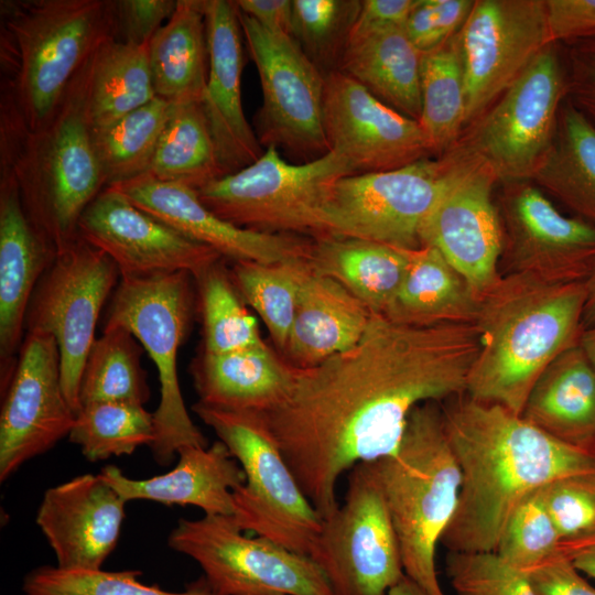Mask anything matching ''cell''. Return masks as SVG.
Segmentation results:
<instances>
[{
	"label": "cell",
	"mask_w": 595,
	"mask_h": 595,
	"mask_svg": "<svg viewBox=\"0 0 595 595\" xmlns=\"http://www.w3.org/2000/svg\"><path fill=\"white\" fill-rule=\"evenodd\" d=\"M478 350L474 324L411 326L374 314L354 347L296 368L286 400L262 414L322 519L339 506L345 472L398 451L415 407L466 392Z\"/></svg>",
	"instance_id": "1"
},
{
	"label": "cell",
	"mask_w": 595,
	"mask_h": 595,
	"mask_svg": "<svg viewBox=\"0 0 595 595\" xmlns=\"http://www.w3.org/2000/svg\"><path fill=\"white\" fill-rule=\"evenodd\" d=\"M441 407L462 477L455 513L441 539L448 552H495L508 517L527 494L595 470V450L563 443L502 405L464 393Z\"/></svg>",
	"instance_id": "2"
},
{
	"label": "cell",
	"mask_w": 595,
	"mask_h": 595,
	"mask_svg": "<svg viewBox=\"0 0 595 595\" xmlns=\"http://www.w3.org/2000/svg\"><path fill=\"white\" fill-rule=\"evenodd\" d=\"M117 36L116 0H1L0 126H45L93 54Z\"/></svg>",
	"instance_id": "3"
},
{
	"label": "cell",
	"mask_w": 595,
	"mask_h": 595,
	"mask_svg": "<svg viewBox=\"0 0 595 595\" xmlns=\"http://www.w3.org/2000/svg\"><path fill=\"white\" fill-rule=\"evenodd\" d=\"M584 303L583 282L558 284L501 274L480 299L474 323L479 350L465 393L521 415L542 371L578 345Z\"/></svg>",
	"instance_id": "4"
},
{
	"label": "cell",
	"mask_w": 595,
	"mask_h": 595,
	"mask_svg": "<svg viewBox=\"0 0 595 595\" xmlns=\"http://www.w3.org/2000/svg\"><path fill=\"white\" fill-rule=\"evenodd\" d=\"M83 68L41 129L0 126V170L14 178L29 219L56 250L79 237L80 216L106 187L86 113Z\"/></svg>",
	"instance_id": "5"
},
{
	"label": "cell",
	"mask_w": 595,
	"mask_h": 595,
	"mask_svg": "<svg viewBox=\"0 0 595 595\" xmlns=\"http://www.w3.org/2000/svg\"><path fill=\"white\" fill-rule=\"evenodd\" d=\"M370 463L399 541L404 574L428 595H445L435 554L455 513L462 477L441 402L415 407L398 451Z\"/></svg>",
	"instance_id": "6"
},
{
	"label": "cell",
	"mask_w": 595,
	"mask_h": 595,
	"mask_svg": "<svg viewBox=\"0 0 595 595\" xmlns=\"http://www.w3.org/2000/svg\"><path fill=\"white\" fill-rule=\"evenodd\" d=\"M194 288V278L186 271L120 278L106 313L105 325L129 329L158 369L160 402L153 412L155 436L149 447L162 466L183 446H208L185 407L176 370L177 351L197 310Z\"/></svg>",
	"instance_id": "7"
},
{
	"label": "cell",
	"mask_w": 595,
	"mask_h": 595,
	"mask_svg": "<svg viewBox=\"0 0 595 595\" xmlns=\"http://www.w3.org/2000/svg\"><path fill=\"white\" fill-rule=\"evenodd\" d=\"M192 410L244 470L245 483L232 494V517L241 530L311 558L323 519L300 487L262 412L221 409L199 401Z\"/></svg>",
	"instance_id": "8"
},
{
	"label": "cell",
	"mask_w": 595,
	"mask_h": 595,
	"mask_svg": "<svg viewBox=\"0 0 595 595\" xmlns=\"http://www.w3.org/2000/svg\"><path fill=\"white\" fill-rule=\"evenodd\" d=\"M356 174L334 151L309 162L290 163L275 147L252 164L197 191L215 215L262 232L321 235V217L336 182Z\"/></svg>",
	"instance_id": "9"
},
{
	"label": "cell",
	"mask_w": 595,
	"mask_h": 595,
	"mask_svg": "<svg viewBox=\"0 0 595 595\" xmlns=\"http://www.w3.org/2000/svg\"><path fill=\"white\" fill-rule=\"evenodd\" d=\"M566 96L560 43H551L458 139L499 184L531 181L552 148Z\"/></svg>",
	"instance_id": "10"
},
{
	"label": "cell",
	"mask_w": 595,
	"mask_h": 595,
	"mask_svg": "<svg viewBox=\"0 0 595 595\" xmlns=\"http://www.w3.org/2000/svg\"><path fill=\"white\" fill-rule=\"evenodd\" d=\"M242 532L232 516L181 518L167 544L193 559L219 595H334L310 556Z\"/></svg>",
	"instance_id": "11"
},
{
	"label": "cell",
	"mask_w": 595,
	"mask_h": 595,
	"mask_svg": "<svg viewBox=\"0 0 595 595\" xmlns=\"http://www.w3.org/2000/svg\"><path fill=\"white\" fill-rule=\"evenodd\" d=\"M311 559L325 574L334 595H387L405 575L371 463L350 469L345 500L322 520Z\"/></svg>",
	"instance_id": "12"
},
{
	"label": "cell",
	"mask_w": 595,
	"mask_h": 595,
	"mask_svg": "<svg viewBox=\"0 0 595 595\" xmlns=\"http://www.w3.org/2000/svg\"><path fill=\"white\" fill-rule=\"evenodd\" d=\"M119 278L116 263L78 237L57 250L28 307L25 332L50 334L57 344L64 393L76 414L80 409L82 372L96 339V325Z\"/></svg>",
	"instance_id": "13"
},
{
	"label": "cell",
	"mask_w": 595,
	"mask_h": 595,
	"mask_svg": "<svg viewBox=\"0 0 595 595\" xmlns=\"http://www.w3.org/2000/svg\"><path fill=\"white\" fill-rule=\"evenodd\" d=\"M238 19L262 88L259 143L303 162L324 155L329 151L323 126L325 76L292 36L266 29L239 9Z\"/></svg>",
	"instance_id": "14"
},
{
	"label": "cell",
	"mask_w": 595,
	"mask_h": 595,
	"mask_svg": "<svg viewBox=\"0 0 595 595\" xmlns=\"http://www.w3.org/2000/svg\"><path fill=\"white\" fill-rule=\"evenodd\" d=\"M444 170L440 155L391 171L342 177L323 209L318 237L357 238L401 250L421 248V228L442 188Z\"/></svg>",
	"instance_id": "15"
},
{
	"label": "cell",
	"mask_w": 595,
	"mask_h": 595,
	"mask_svg": "<svg viewBox=\"0 0 595 595\" xmlns=\"http://www.w3.org/2000/svg\"><path fill=\"white\" fill-rule=\"evenodd\" d=\"M441 155L443 184L422 225V246L437 249L482 298L501 277L498 181L459 140Z\"/></svg>",
	"instance_id": "16"
},
{
	"label": "cell",
	"mask_w": 595,
	"mask_h": 595,
	"mask_svg": "<svg viewBox=\"0 0 595 595\" xmlns=\"http://www.w3.org/2000/svg\"><path fill=\"white\" fill-rule=\"evenodd\" d=\"M465 90V129L551 44L545 0H475L454 35Z\"/></svg>",
	"instance_id": "17"
},
{
	"label": "cell",
	"mask_w": 595,
	"mask_h": 595,
	"mask_svg": "<svg viewBox=\"0 0 595 595\" xmlns=\"http://www.w3.org/2000/svg\"><path fill=\"white\" fill-rule=\"evenodd\" d=\"M496 204L502 229L501 274L558 284L584 282L595 259V227L560 213L531 181L502 183Z\"/></svg>",
	"instance_id": "18"
},
{
	"label": "cell",
	"mask_w": 595,
	"mask_h": 595,
	"mask_svg": "<svg viewBox=\"0 0 595 595\" xmlns=\"http://www.w3.org/2000/svg\"><path fill=\"white\" fill-rule=\"evenodd\" d=\"M0 480L68 436L76 412L64 393L61 357L50 334L26 332L1 392Z\"/></svg>",
	"instance_id": "19"
},
{
	"label": "cell",
	"mask_w": 595,
	"mask_h": 595,
	"mask_svg": "<svg viewBox=\"0 0 595 595\" xmlns=\"http://www.w3.org/2000/svg\"><path fill=\"white\" fill-rule=\"evenodd\" d=\"M323 126L329 151L344 156L356 174L391 171L434 158L419 121L338 71L325 75Z\"/></svg>",
	"instance_id": "20"
},
{
	"label": "cell",
	"mask_w": 595,
	"mask_h": 595,
	"mask_svg": "<svg viewBox=\"0 0 595 595\" xmlns=\"http://www.w3.org/2000/svg\"><path fill=\"white\" fill-rule=\"evenodd\" d=\"M79 237L107 255L120 278H149L177 271L196 277L224 259L151 214L113 186H106L78 223Z\"/></svg>",
	"instance_id": "21"
},
{
	"label": "cell",
	"mask_w": 595,
	"mask_h": 595,
	"mask_svg": "<svg viewBox=\"0 0 595 595\" xmlns=\"http://www.w3.org/2000/svg\"><path fill=\"white\" fill-rule=\"evenodd\" d=\"M109 186V185H108ZM140 209L232 261L280 263L309 259L311 238L238 227L215 215L197 191L149 173L113 185Z\"/></svg>",
	"instance_id": "22"
},
{
	"label": "cell",
	"mask_w": 595,
	"mask_h": 595,
	"mask_svg": "<svg viewBox=\"0 0 595 595\" xmlns=\"http://www.w3.org/2000/svg\"><path fill=\"white\" fill-rule=\"evenodd\" d=\"M127 501L100 475L83 474L48 488L36 523L62 570H100L116 548Z\"/></svg>",
	"instance_id": "23"
},
{
	"label": "cell",
	"mask_w": 595,
	"mask_h": 595,
	"mask_svg": "<svg viewBox=\"0 0 595 595\" xmlns=\"http://www.w3.org/2000/svg\"><path fill=\"white\" fill-rule=\"evenodd\" d=\"M208 46V77L202 107L225 173H235L263 153L241 101L242 31L230 0H203Z\"/></svg>",
	"instance_id": "24"
},
{
	"label": "cell",
	"mask_w": 595,
	"mask_h": 595,
	"mask_svg": "<svg viewBox=\"0 0 595 595\" xmlns=\"http://www.w3.org/2000/svg\"><path fill=\"white\" fill-rule=\"evenodd\" d=\"M56 253V248L29 219L14 178L0 170L1 392L15 368L31 298Z\"/></svg>",
	"instance_id": "25"
},
{
	"label": "cell",
	"mask_w": 595,
	"mask_h": 595,
	"mask_svg": "<svg viewBox=\"0 0 595 595\" xmlns=\"http://www.w3.org/2000/svg\"><path fill=\"white\" fill-rule=\"evenodd\" d=\"M176 456L177 463L171 470L145 479L130 478L115 465L104 467L99 475L127 502L191 505L205 515L232 516L234 490L246 477L228 447L221 441L210 446L186 445Z\"/></svg>",
	"instance_id": "26"
},
{
	"label": "cell",
	"mask_w": 595,
	"mask_h": 595,
	"mask_svg": "<svg viewBox=\"0 0 595 595\" xmlns=\"http://www.w3.org/2000/svg\"><path fill=\"white\" fill-rule=\"evenodd\" d=\"M198 401L216 408L268 412L292 391L296 368L266 343L224 354L204 350L190 365Z\"/></svg>",
	"instance_id": "27"
},
{
	"label": "cell",
	"mask_w": 595,
	"mask_h": 595,
	"mask_svg": "<svg viewBox=\"0 0 595 595\" xmlns=\"http://www.w3.org/2000/svg\"><path fill=\"white\" fill-rule=\"evenodd\" d=\"M374 314L336 280L311 270L300 290L284 356L295 368L316 366L354 347Z\"/></svg>",
	"instance_id": "28"
},
{
	"label": "cell",
	"mask_w": 595,
	"mask_h": 595,
	"mask_svg": "<svg viewBox=\"0 0 595 595\" xmlns=\"http://www.w3.org/2000/svg\"><path fill=\"white\" fill-rule=\"evenodd\" d=\"M521 416L563 443L595 450V369L580 345L542 371Z\"/></svg>",
	"instance_id": "29"
},
{
	"label": "cell",
	"mask_w": 595,
	"mask_h": 595,
	"mask_svg": "<svg viewBox=\"0 0 595 595\" xmlns=\"http://www.w3.org/2000/svg\"><path fill=\"white\" fill-rule=\"evenodd\" d=\"M479 294L432 246L409 250L404 278L381 315L411 326L474 324Z\"/></svg>",
	"instance_id": "30"
},
{
	"label": "cell",
	"mask_w": 595,
	"mask_h": 595,
	"mask_svg": "<svg viewBox=\"0 0 595 595\" xmlns=\"http://www.w3.org/2000/svg\"><path fill=\"white\" fill-rule=\"evenodd\" d=\"M421 58L404 26H389L350 39L338 72L397 111L419 121Z\"/></svg>",
	"instance_id": "31"
},
{
	"label": "cell",
	"mask_w": 595,
	"mask_h": 595,
	"mask_svg": "<svg viewBox=\"0 0 595 595\" xmlns=\"http://www.w3.org/2000/svg\"><path fill=\"white\" fill-rule=\"evenodd\" d=\"M149 63L156 97L171 105L203 101L208 77L203 0H177L149 42Z\"/></svg>",
	"instance_id": "32"
},
{
	"label": "cell",
	"mask_w": 595,
	"mask_h": 595,
	"mask_svg": "<svg viewBox=\"0 0 595 595\" xmlns=\"http://www.w3.org/2000/svg\"><path fill=\"white\" fill-rule=\"evenodd\" d=\"M309 263L359 299L372 314H382L409 266V250L336 236L312 238Z\"/></svg>",
	"instance_id": "33"
},
{
	"label": "cell",
	"mask_w": 595,
	"mask_h": 595,
	"mask_svg": "<svg viewBox=\"0 0 595 595\" xmlns=\"http://www.w3.org/2000/svg\"><path fill=\"white\" fill-rule=\"evenodd\" d=\"M531 182L595 227V126L566 100L552 148Z\"/></svg>",
	"instance_id": "34"
},
{
	"label": "cell",
	"mask_w": 595,
	"mask_h": 595,
	"mask_svg": "<svg viewBox=\"0 0 595 595\" xmlns=\"http://www.w3.org/2000/svg\"><path fill=\"white\" fill-rule=\"evenodd\" d=\"M86 113L90 128L107 126L156 96L149 63V43L119 40L102 44L83 68Z\"/></svg>",
	"instance_id": "35"
},
{
	"label": "cell",
	"mask_w": 595,
	"mask_h": 595,
	"mask_svg": "<svg viewBox=\"0 0 595 595\" xmlns=\"http://www.w3.org/2000/svg\"><path fill=\"white\" fill-rule=\"evenodd\" d=\"M148 173L196 191L225 176L202 102L171 105Z\"/></svg>",
	"instance_id": "36"
},
{
	"label": "cell",
	"mask_w": 595,
	"mask_h": 595,
	"mask_svg": "<svg viewBox=\"0 0 595 595\" xmlns=\"http://www.w3.org/2000/svg\"><path fill=\"white\" fill-rule=\"evenodd\" d=\"M143 347L120 325H105L87 355L79 385V404L129 402L150 399L147 372L141 366Z\"/></svg>",
	"instance_id": "37"
},
{
	"label": "cell",
	"mask_w": 595,
	"mask_h": 595,
	"mask_svg": "<svg viewBox=\"0 0 595 595\" xmlns=\"http://www.w3.org/2000/svg\"><path fill=\"white\" fill-rule=\"evenodd\" d=\"M420 89L419 122L433 156L437 158L452 148L465 130L464 78L454 36L422 54Z\"/></svg>",
	"instance_id": "38"
},
{
	"label": "cell",
	"mask_w": 595,
	"mask_h": 595,
	"mask_svg": "<svg viewBox=\"0 0 595 595\" xmlns=\"http://www.w3.org/2000/svg\"><path fill=\"white\" fill-rule=\"evenodd\" d=\"M170 107L155 97L107 126L90 128L106 186L148 173Z\"/></svg>",
	"instance_id": "39"
},
{
	"label": "cell",
	"mask_w": 595,
	"mask_h": 595,
	"mask_svg": "<svg viewBox=\"0 0 595 595\" xmlns=\"http://www.w3.org/2000/svg\"><path fill=\"white\" fill-rule=\"evenodd\" d=\"M310 270L307 259L271 264L237 261L229 270L240 296L259 314L281 353L285 350L301 285Z\"/></svg>",
	"instance_id": "40"
},
{
	"label": "cell",
	"mask_w": 595,
	"mask_h": 595,
	"mask_svg": "<svg viewBox=\"0 0 595 595\" xmlns=\"http://www.w3.org/2000/svg\"><path fill=\"white\" fill-rule=\"evenodd\" d=\"M221 260L193 277L196 309L203 325L202 350L210 354L236 351L264 343L256 317L246 309Z\"/></svg>",
	"instance_id": "41"
},
{
	"label": "cell",
	"mask_w": 595,
	"mask_h": 595,
	"mask_svg": "<svg viewBox=\"0 0 595 595\" xmlns=\"http://www.w3.org/2000/svg\"><path fill=\"white\" fill-rule=\"evenodd\" d=\"M155 436L153 412L129 402H93L82 405L68 434L91 462L132 454L150 446Z\"/></svg>",
	"instance_id": "42"
},
{
	"label": "cell",
	"mask_w": 595,
	"mask_h": 595,
	"mask_svg": "<svg viewBox=\"0 0 595 595\" xmlns=\"http://www.w3.org/2000/svg\"><path fill=\"white\" fill-rule=\"evenodd\" d=\"M360 0H292V37L325 76L339 68Z\"/></svg>",
	"instance_id": "43"
},
{
	"label": "cell",
	"mask_w": 595,
	"mask_h": 595,
	"mask_svg": "<svg viewBox=\"0 0 595 595\" xmlns=\"http://www.w3.org/2000/svg\"><path fill=\"white\" fill-rule=\"evenodd\" d=\"M140 571L62 570L40 566L29 572L22 589L26 595H219L204 577L183 592H169L145 585Z\"/></svg>",
	"instance_id": "44"
},
{
	"label": "cell",
	"mask_w": 595,
	"mask_h": 595,
	"mask_svg": "<svg viewBox=\"0 0 595 595\" xmlns=\"http://www.w3.org/2000/svg\"><path fill=\"white\" fill-rule=\"evenodd\" d=\"M542 487L530 491L516 505L495 551L504 562L523 573L555 554L561 542L544 504Z\"/></svg>",
	"instance_id": "45"
},
{
	"label": "cell",
	"mask_w": 595,
	"mask_h": 595,
	"mask_svg": "<svg viewBox=\"0 0 595 595\" xmlns=\"http://www.w3.org/2000/svg\"><path fill=\"white\" fill-rule=\"evenodd\" d=\"M445 572L455 595H537L527 574L495 552H448Z\"/></svg>",
	"instance_id": "46"
},
{
	"label": "cell",
	"mask_w": 595,
	"mask_h": 595,
	"mask_svg": "<svg viewBox=\"0 0 595 595\" xmlns=\"http://www.w3.org/2000/svg\"><path fill=\"white\" fill-rule=\"evenodd\" d=\"M542 496L561 541L595 530V470L556 478Z\"/></svg>",
	"instance_id": "47"
},
{
	"label": "cell",
	"mask_w": 595,
	"mask_h": 595,
	"mask_svg": "<svg viewBox=\"0 0 595 595\" xmlns=\"http://www.w3.org/2000/svg\"><path fill=\"white\" fill-rule=\"evenodd\" d=\"M565 100L595 126V35L564 42Z\"/></svg>",
	"instance_id": "48"
},
{
	"label": "cell",
	"mask_w": 595,
	"mask_h": 595,
	"mask_svg": "<svg viewBox=\"0 0 595 595\" xmlns=\"http://www.w3.org/2000/svg\"><path fill=\"white\" fill-rule=\"evenodd\" d=\"M177 6V0H116L117 40L143 45L169 20Z\"/></svg>",
	"instance_id": "49"
},
{
	"label": "cell",
	"mask_w": 595,
	"mask_h": 595,
	"mask_svg": "<svg viewBox=\"0 0 595 595\" xmlns=\"http://www.w3.org/2000/svg\"><path fill=\"white\" fill-rule=\"evenodd\" d=\"M526 574L537 595H595V586L559 551Z\"/></svg>",
	"instance_id": "50"
},
{
	"label": "cell",
	"mask_w": 595,
	"mask_h": 595,
	"mask_svg": "<svg viewBox=\"0 0 595 595\" xmlns=\"http://www.w3.org/2000/svg\"><path fill=\"white\" fill-rule=\"evenodd\" d=\"M552 43L595 35V0H545Z\"/></svg>",
	"instance_id": "51"
},
{
	"label": "cell",
	"mask_w": 595,
	"mask_h": 595,
	"mask_svg": "<svg viewBox=\"0 0 595 595\" xmlns=\"http://www.w3.org/2000/svg\"><path fill=\"white\" fill-rule=\"evenodd\" d=\"M404 31L421 54L429 53L450 40L442 28L434 0L414 1L404 23Z\"/></svg>",
	"instance_id": "52"
},
{
	"label": "cell",
	"mask_w": 595,
	"mask_h": 595,
	"mask_svg": "<svg viewBox=\"0 0 595 595\" xmlns=\"http://www.w3.org/2000/svg\"><path fill=\"white\" fill-rule=\"evenodd\" d=\"M414 1L363 0L349 40L389 26H404Z\"/></svg>",
	"instance_id": "53"
},
{
	"label": "cell",
	"mask_w": 595,
	"mask_h": 595,
	"mask_svg": "<svg viewBox=\"0 0 595 595\" xmlns=\"http://www.w3.org/2000/svg\"><path fill=\"white\" fill-rule=\"evenodd\" d=\"M238 9L266 29L292 36V1L236 0Z\"/></svg>",
	"instance_id": "54"
},
{
	"label": "cell",
	"mask_w": 595,
	"mask_h": 595,
	"mask_svg": "<svg viewBox=\"0 0 595 595\" xmlns=\"http://www.w3.org/2000/svg\"><path fill=\"white\" fill-rule=\"evenodd\" d=\"M558 551L584 575L595 580V530L573 538L562 540Z\"/></svg>",
	"instance_id": "55"
},
{
	"label": "cell",
	"mask_w": 595,
	"mask_h": 595,
	"mask_svg": "<svg viewBox=\"0 0 595 595\" xmlns=\"http://www.w3.org/2000/svg\"><path fill=\"white\" fill-rule=\"evenodd\" d=\"M583 283L585 288L583 327L585 328L595 324V259Z\"/></svg>",
	"instance_id": "56"
},
{
	"label": "cell",
	"mask_w": 595,
	"mask_h": 595,
	"mask_svg": "<svg viewBox=\"0 0 595 595\" xmlns=\"http://www.w3.org/2000/svg\"><path fill=\"white\" fill-rule=\"evenodd\" d=\"M578 345L595 369V324L583 328Z\"/></svg>",
	"instance_id": "57"
},
{
	"label": "cell",
	"mask_w": 595,
	"mask_h": 595,
	"mask_svg": "<svg viewBox=\"0 0 595 595\" xmlns=\"http://www.w3.org/2000/svg\"><path fill=\"white\" fill-rule=\"evenodd\" d=\"M387 595H428L414 581L404 575Z\"/></svg>",
	"instance_id": "58"
}]
</instances>
